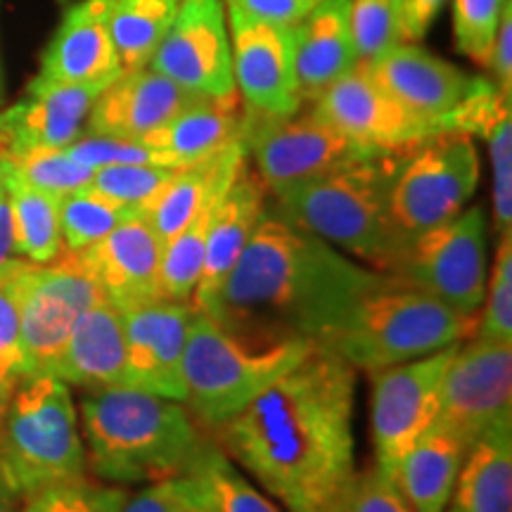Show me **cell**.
Wrapping results in <instances>:
<instances>
[{"instance_id":"20","label":"cell","mask_w":512,"mask_h":512,"mask_svg":"<svg viewBox=\"0 0 512 512\" xmlns=\"http://www.w3.org/2000/svg\"><path fill=\"white\" fill-rule=\"evenodd\" d=\"M370 74L387 88L389 95L441 131V121L477 88L479 76H470L456 64L427 53L411 41L401 43L377 57L363 62Z\"/></svg>"},{"instance_id":"37","label":"cell","mask_w":512,"mask_h":512,"mask_svg":"<svg viewBox=\"0 0 512 512\" xmlns=\"http://www.w3.org/2000/svg\"><path fill=\"white\" fill-rule=\"evenodd\" d=\"M176 169L159 164H117L95 169L88 188L133 216H145Z\"/></svg>"},{"instance_id":"31","label":"cell","mask_w":512,"mask_h":512,"mask_svg":"<svg viewBox=\"0 0 512 512\" xmlns=\"http://www.w3.org/2000/svg\"><path fill=\"white\" fill-rule=\"evenodd\" d=\"M444 512H512V425L470 446Z\"/></svg>"},{"instance_id":"43","label":"cell","mask_w":512,"mask_h":512,"mask_svg":"<svg viewBox=\"0 0 512 512\" xmlns=\"http://www.w3.org/2000/svg\"><path fill=\"white\" fill-rule=\"evenodd\" d=\"M64 150H67L76 162L86 164L88 169L93 171L102 169V166L117 164H159L157 155L143 143V140L98 136V133L86 131H83L72 145L64 147Z\"/></svg>"},{"instance_id":"35","label":"cell","mask_w":512,"mask_h":512,"mask_svg":"<svg viewBox=\"0 0 512 512\" xmlns=\"http://www.w3.org/2000/svg\"><path fill=\"white\" fill-rule=\"evenodd\" d=\"M8 171L31 188L64 197L86 188L95 171L76 162L64 147H31V150L3 152Z\"/></svg>"},{"instance_id":"41","label":"cell","mask_w":512,"mask_h":512,"mask_svg":"<svg viewBox=\"0 0 512 512\" xmlns=\"http://www.w3.org/2000/svg\"><path fill=\"white\" fill-rule=\"evenodd\" d=\"M503 8L505 0H453L456 48L482 67H489Z\"/></svg>"},{"instance_id":"23","label":"cell","mask_w":512,"mask_h":512,"mask_svg":"<svg viewBox=\"0 0 512 512\" xmlns=\"http://www.w3.org/2000/svg\"><path fill=\"white\" fill-rule=\"evenodd\" d=\"M266 188L259 176L245 164L235 181L223 192L209 221L207 247H204V266L200 283L192 294V309L209 311L228 275L245 252L249 238L266 214Z\"/></svg>"},{"instance_id":"26","label":"cell","mask_w":512,"mask_h":512,"mask_svg":"<svg viewBox=\"0 0 512 512\" xmlns=\"http://www.w3.org/2000/svg\"><path fill=\"white\" fill-rule=\"evenodd\" d=\"M512 95L494 81L479 79L477 88L444 119L446 131L486 140L491 162V202L498 238L512 235Z\"/></svg>"},{"instance_id":"15","label":"cell","mask_w":512,"mask_h":512,"mask_svg":"<svg viewBox=\"0 0 512 512\" xmlns=\"http://www.w3.org/2000/svg\"><path fill=\"white\" fill-rule=\"evenodd\" d=\"M233 79L247 112L287 117L304 107L294 67L292 27L228 10Z\"/></svg>"},{"instance_id":"50","label":"cell","mask_w":512,"mask_h":512,"mask_svg":"<svg viewBox=\"0 0 512 512\" xmlns=\"http://www.w3.org/2000/svg\"><path fill=\"white\" fill-rule=\"evenodd\" d=\"M0 512H22V503H17L15 498L0 489Z\"/></svg>"},{"instance_id":"3","label":"cell","mask_w":512,"mask_h":512,"mask_svg":"<svg viewBox=\"0 0 512 512\" xmlns=\"http://www.w3.org/2000/svg\"><path fill=\"white\" fill-rule=\"evenodd\" d=\"M76 411L88 470L110 484L174 479L207 437L185 403L138 387L88 389Z\"/></svg>"},{"instance_id":"49","label":"cell","mask_w":512,"mask_h":512,"mask_svg":"<svg viewBox=\"0 0 512 512\" xmlns=\"http://www.w3.org/2000/svg\"><path fill=\"white\" fill-rule=\"evenodd\" d=\"M17 259L15 235H12V214L8 195H0V273Z\"/></svg>"},{"instance_id":"48","label":"cell","mask_w":512,"mask_h":512,"mask_svg":"<svg viewBox=\"0 0 512 512\" xmlns=\"http://www.w3.org/2000/svg\"><path fill=\"white\" fill-rule=\"evenodd\" d=\"M444 3L446 0H401L406 41H418V38L425 36L437 12L444 8Z\"/></svg>"},{"instance_id":"1","label":"cell","mask_w":512,"mask_h":512,"mask_svg":"<svg viewBox=\"0 0 512 512\" xmlns=\"http://www.w3.org/2000/svg\"><path fill=\"white\" fill-rule=\"evenodd\" d=\"M354 408L356 370L316 344L214 437L285 512H347Z\"/></svg>"},{"instance_id":"4","label":"cell","mask_w":512,"mask_h":512,"mask_svg":"<svg viewBox=\"0 0 512 512\" xmlns=\"http://www.w3.org/2000/svg\"><path fill=\"white\" fill-rule=\"evenodd\" d=\"M408 152H382L275 195V214L377 273L396 275L411 238L396 226L389 192Z\"/></svg>"},{"instance_id":"38","label":"cell","mask_w":512,"mask_h":512,"mask_svg":"<svg viewBox=\"0 0 512 512\" xmlns=\"http://www.w3.org/2000/svg\"><path fill=\"white\" fill-rule=\"evenodd\" d=\"M358 62H375L406 43L401 0H347Z\"/></svg>"},{"instance_id":"46","label":"cell","mask_w":512,"mask_h":512,"mask_svg":"<svg viewBox=\"0 0 512 512\" xmlns=\"http://www.w3.org/2000/svg\"><path fill=\"white\" fill-rule=\"evenodd\" d=\"M320 3L323 0H223L228 10L242 12V15L261 19V22L283 24V27H294Z\"/></svg>"},{"instance_id":"18","label":"cell","mask_w":512,"mask_h":512,"mask_svg":"<svg viewBox=\"0 0 512 512\" xmlns=\"http://www.w3.org/2000/svg\"><path fill=\"white\" fill-rule=\"evenodd\" d=\"M162 245L150 221L133 216L79 254L107 302L128 311L164 299L159 283Z\"/></svg>"},{"instance_id":"10","label":"cell","mask_w":512,"mask_h":512,"mask_svg":"<svg viewBox=\"0 0 512 512\" xmlns=\"http://www.w3.org/2000/svg\"><path fill=\"white\" fill-rule=\"evenodd\" d=\"M394 278L463 316H479L489 280V228L482 204L411 238Z\"/></svg>"},{"instance_id":"6","label":"cell","mask_w":512,"mask_h":512,"mask_svg":"<svg viewBox=\"0 0 512 512\" xmlns=\"http://www.w3.org/2000/svg\"><path fill=\"white\" fill-rule=\"evenodd\" d=\"M86 470L72 387L55 375L24 377L0 408V489L24 503Z\"/></svg>"},{"instance_id":"7","label":"cell","mask_w":512,"mask_h":512,"mask_svg":"<svg viewBox=\"0 0 512 512\" xmlns=\"http://www.w3.org/2000/svg\"><path fill=\"white\" fill-rule=\"evenodd\" d=\"M477 316L448 309L432 294L392 278L366 294L332 335L320 342L354 370L399 366L475 337Z\"/></svg>"},{"instance_id":"13","label":"cell","mask_w":512,"mask_h":512,"mask_svg":"<svg viewBox=\"0 0 512 512\" xmlns=\"http://www.w3.org/2000/svg\"><path fill=\"white\" fill-rule=\"evenodd\" d=\"M460 344L437 354L375 370L370 399L375 467L392 475L406 448L430 430L439 413L441 380Z\"/></svg>"},{"instance_id":"40","label":"cell","mask_w":512,"mask_h":512,"mask_svg":"<svg viewBox=\"0 0 512 512\" xmlns=\"http://www.w3.org/2000/svg\"><path fill=\"white\" fill-rule=\"evenodd\" d=\"M19 256L0 273V408L10 399L19 382L27 377L22 349V320L15 287V266Z\"/></svg>"},{"instance_id":"17","label":"cell","mask_w":512,"mask_h":512,"mask_svg":"<svg viewBox=\"0 0 512 512\" xmlns=\"http://www.w3.org/2000/svg\"><path fill=\"white\" fill-rule=\"evenodd\" d=\"M192 316V304L171 299L121 311L131 387L185 401L183 354Z\"/></svg>"},{"instance_id":"36","label":"cell","mask_w":512,"mask_h":512,"mask_svg":"<svg viewBox=\"0 0 512 512\" xmlns=\"http://www.w3.org/2000/svg\"><path fill=\"white\" fill-rule=\"evenodd\" d=\"M128 219H133V214L105 200L88 185L60 197V230L67 252H83Z\"/></svg>"},{"instance_id":"39","label":"cell","mask_w":512,"mask_h":512,"mask_svg":"<svg viewBox=\"0 0 512 512\" xmlns=\"http://www.w3.org/2000/svg\"><path fill=\"white\" fill-rule=\"evenodd\" d=\"M482 306L484 311L477 316L475 337L512 344V235L498 238Z\"/></svg>"},{"instance_id":"42","label":"cell","mask_w":512,"mask_h":512,"mask_svg":"<svg viewBox=\"0 0 512 512\" xmlns=\"http://www.w3.org/2000/svg\"><path fill=\"white\" fill-rule=\"evenodd\" d=\"M124 496L121 489L95 486L86 479L50 486L22 503V512H114Z\"/></svg>"},{"instance_id":"12","label":"cell","mask_w":512,"mask_h":512,"mask_svg":"<svg viewBox=\"0 0 512 512\" xmlns=\"http://www.w3.org/2000/svg\"><path fill=\"white\" fill-rule=\"evenodd\" d=\"M434 425L470 448L512 425V344L470 337L448 363Z\"/></svg>"},{"instance_id":"9","label":"cell","mask_w":512,"mask_h":512,"mask_svg":"<svg viewBox=\"0 0 512 512\" xmlns=\"http://www.w3.org/2000/svg\"><path fill=\"white\" fill-rule=\"evenodd\" d=\"M15 287L22 320V349L29 375H55L74 323L105 299L79 252H64L50 264L19 259Z\"/></svg>"},{"instance_id":"25","label":"cell","mask_w":512,"mask_h":512,"mask_svg":"<svg viewBox=\"0 0 512 512\" xmlns=\"http://www.w3.org/2000/svg\"><path fill=\"white\" fill-rule=\"evenodd\" d=\"M55 377L69 387H131L124 318L107 299L86 309L74 323Z\"/></svg>"},{"instance_id":"33","label":"cell","mask_w":512,"mask_h":512,"mask_svg":"<svg viewBox=\"0 0 512 512\" xmlns=\"http://www.w3.org/2000/svg\"><path fill=\"white\" fill-rule=\"evenodd\" d=\"M181 0H110V34L121 69H143L157 53Z\"/></svg>"},{"instance_id":"27","label":"cell","mask_w":512,"mask_h":512,"mask_svg":"<svg viewBox=\"0 0 512 512\" xmlns=\"http://www.w3.org/2000/svg\"><path fill=\"white\" fill-rule=\"evenodd\" d=\"M294 67L302 102L318 98L358 64L347 0H323L292 27Z\"/></svg>"},{"instance_id":"16","label":"cell","mask_w":512,"mask_h":512,"mask_svg":"<svg viewBox=\"0 0 512 512\" xmlns=\"http://www.w3.org/2000/svg\"><path fill=\"white\" fill-rule=\"evenodd\" d=\"M311 110L344 136L377 152H411L439 133L430 121L408 112L363 62L325 88Z\"/></svg>"},{"instance_id":"5","label":"cell","mask_w":512,"mask_h":512,"mask_svg":"<svg viewBox=\"0 0 512 512\" xmlns=\"http://www.w3.org/2000/svg\"><path fill=\"white\" fill-rule=\"evenodd\" d=\"M313 347L309 339L235 332L195 309L183 354L185 408L202 430L214 434Z\"/></svg>"},{"instance_id":"22","label":"cell","mask_w":512,"mask_h":512,"mask_svg":"<svg viewBox=\"0 0 512 512\" xmlns=\"http://www.w3.org/2000/svg\"><path fill=\"white\" fill-rule=\"evenodd\" d=\"M192 98L195 93L185 91L150 67L121 72L95 98L83 131L98 133V136L145 140L176 112H181Z\"/></svg>"},{"instance_id":"14","label":"cell","mask_w":512,"mask_h":512,"mask_svg":"<svg viewBox=\"0 0 512 512\" xmlns=\"http://www.w3.org/2000/svg\"><path fill=\"white\" fill-rule=\"evenodd\" d=\"M147 67L195 95L228 98L238 93L223 0H181Z\"/></svg>"},{"instance_id":"45","label":"cell","mask_w":512,"mask_h":512,"mask_svg":"<svg viewBox=\"0 0 512 512\" xmlns=\"http://www.w3.org/2000/svg\"><path fill=\"white\" fill-rule=\"evenodd\" d=\"M114 512H197L185 501V496L178 489L174 479L164 482L145 484L136 494L121 496V501Z\"/></svg>"},{"instance_id":"34","label":"cell","mask_w":512,"mask_h":512,"mask_svg":"<svg viewBox=\"0 0 512 512\" xmlns=\"http://www.w3.org/2000/svg\"><path fill=\"white\" fill-rule=\"evenodd\" d=\"M219 204V202H216ZM214 207L202 211L192 219L181 233L166 240L162 245V264H159V283H162V297L171 302H192V294L200 283L204 266V247H207L209 221Z\"/></svg>"},{"instance_id":"47","label":"cell","mask_w":512,"mask_h":512,"mask_svg":"<svg viewBox=\"0 0 512 512\" xmlns=\"http://www.w3.org/2000/svg\"><path fill=\"white\" fill-rule=\"evenodd\" d=\"M489 69L494 74L496 88L503 95H512V5L505 0L501 27H498L494 50H491Z\"/></svg>"},{"instance_id":"29","label":"cell","mask_w":512,"mask_h":512,"mask_svg":"<svg viewBox=\"0 0 512 512\" xmlns=\"http://www.w3.org/2000/svg\"><path fill=\"white\" fill-rule=\"evenodd\" d=\"M467 451L451 432L432 425L406 448L389 477L413 512H444Z\"/></svg>"},{"instance_id":"24","label":"cell","mask_w":512,"mask_h":512,"mask_svg":"<svg viewBox=\"0 0 512 512\" xmlns=\"http://www.w3.org/2000/svg\"><path fill=\"white\" fill-rule=\"evenodd\" d=\"M245 119L247 112L238 93L228 98L195 95L143 143L155 152L159 164L181 169L245 138Z\"/></svg>"},{"instance_id":"2","label":"cell","mask_w":512,"mask_h":512,"mask_svg":"<svg viewBox=\"0 0 512 512\" xmlns=\"http://www.w3.org/2000/svg\"><path fill=\"white\" fill-rule=\"evenodd\" d=\"M392 278L266 209L219 297L202 313L235 332L320 344Z\"/></svg>"},{"instance_id":"51","label":"cell","mask_w":512,"mask_h":512,"mask_svg":"<svg viewBox=\"0 0 512 512\" xmlns=\"http://www.w3.org/2000/svg\"><path fill=\"white\" fill-rule=\"evenodd\" d=\"M0 195H5V171H3V147H0Z\"/></svg>"},{"instance_id":"28","label":"cell","mask_w":512,"mask_h":512,"mask_svg":"<svg viewBox=\"0 0 512 512\" xmlns=\"http://www.w3.org/2000/svg\"><path fill=\"white\" fill-rule=\"evenodd\" d=\"M245 164L247 147L242 138L216 155L176 169L145 214L159 240H171L202 211L214 207Z\"/></svg>"},{"instance_id":"30","label":"cell","mask_w":512,"mask_h":512,"mask_svg":"<svg viewBox=\"0 0 512 512\" xmlns=\"http://www.w3.org/2000/svg\"><path fill=\"white\" fill-rule=\"evenodd\" d=\"M197 512H285L273 498L242 475L238 465L214 439L204 437L181 475L174 477Z\"/></svg>"},{"instance_id":"19","label":"cell","mask_w":512,"mask_h":512,"mask_svg":"<svg viewBox=\"0 0 512 512\" xmlns=\"http://www.w3.org/2000/svg\"><path fill=\"white\" fill-rule=\"evenodd\" d=\"M105 88L48 81L36 74L22 98L0 112V147L3 152H15L72 145Z\"/></svg>"},{"instance_id":"8","label":"cell","mask_w":512,"mask_h":512,"mask_svg":"<svg viewBox=\"0 0 512 512\" xmlns=\"http://www.w3.org/2000/svg\"><path fill=\"white\" fill-rule=\"evenodd\" d=\"M482 178L475 138L439 131L413 147L389 192L392 216L408 238L439 226L467 207Z\"/></svg>"},{"instance_id":"11","label":"cell","mask_w":512,"mask_h":512,"mask_svg":"<svg viewBox=\"0 0 512 512\" xmlns=\"http://www.w3.org/2000/svg\"><path fill=\"white\" fill-rule=\"evenodd\" d=\"M245 147L247 157L256 164V176L273 195L382 155L344 136L313 110H299L287 117L247 112Z\"/></svg>"},{"instance_id":"21","label":"cell","mask_w":512,"mask_h":512,"mask_svg":"<svg viewBox=\"0 0 512 512\" xmlns=\"http://www.w3.org/2000/svg\"><path fill=\"white\" fill-rule=\"evenodd\" d=\"M107 12L110 0H76L69 5L41 57L38 76L76 86H110L124 69L114 48Z\"/></svg>"},{"instance_id":"44","label":"cell","mask_w":512,"mask_h":512,"mask_svg":"<svg viewBox=\"0 0 512 512\" xmlns=\"http://www.w3.org/2000/svg\"><path fill=\"white\" fill-rule=\"evenodd\" d=\"M347 512H413V508L396 489L392 477H387L377 467H370L356 475Z\"/></svg>"},{"instance_id":"32","label":"cell","mask_w":512,"mask_h":512,"mask_svg":"<svg viewBox=\"0 0 512 512\" xmlns=\"http://www.w3.org/2000/svg\"><path fill=\"white\" fill-rule=\"evenodd\" d=\"M5 171V195L10 202L15 254L31 264H50L64 252L60 230V197L36 190Z\"/></svg>"}]
</instances>
